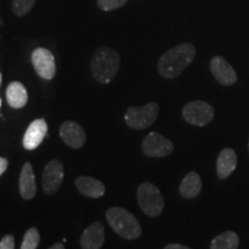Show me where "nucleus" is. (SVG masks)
<instances>
[{
  "label": "nucleus",
  "mask_w": 249,
  "mask_h": 249,
  "mask_svg": "<svg viewBox=\"0 0 249 249\" xmlns=\"http://www.w3.org/2000/svg\"><path fill=\"white\" fill-rule=\"evenodd\" d=\"M196 50L191 43H182L167 50L157 64L158 73L165 79L178 77L195 59Z\"/></svg>",
  "instance_id": "obj_1"
},
{
  "label": "nucleus",
  "mask_w": 249,
  "mask_h": 249,
  "mask_svg": "<svg viewBox=\"0 0 249 249\" xmlns=\"http://www.w3.org/2000/svg\"><path fill=\"white\" fill-rule=\"evenodd\" d=\"M120 68V55L110 46H101L93 52L90 70L93 79L102 85H107L117 76Z\"/></svg>",
  "instance_id": "obj_2"
},
{
  "label": "nucleus",
  "mask_w": 249,
  "mask_h": 249,
  "mask_svg": "<svg viewBox=\"0 0 249 249\" xmlns=\"http://www.w3.org/2000/svg\"><path fill=\"white\" fill-rule=\"evenodd\" d=\"M107 223L111 229L127 240L138 239L142 233L141 225L133 213L120 207H113L107 213Z\"/></svg>",
  "instance_id": "obj_3"
},
{
  "label": "nucleus",
  "mask_w": 249,
  "mask_h": 249,
  "mask_svg": "<svg viewBox=\"0 0 249 249\" xmlns=\"http://www.w3.org/2000/svg\"><path fill=\"white\" fill-rule=\"evenodd\" d=\"M136 196L141 210L149 217H158L163 213L164 197L160 189L151 182L141 183Z\"/></svg>",
  "instance_id": "obj_4"
},
{
  "label": "nucleus",
  "mask_w": 249,
  "mask_h": 249,
  "mask_svg": "<svg viewBox=\"0 0 249 249\" xmlns=\"http://www.w3.org/2000/svg\"><path fill=\"white\" fill-rule=\"evenodd\" d=\"M158 112H160V107L155 102L148 103L141 107H128L124 113V121L132 129H147L157 120Z\"/></svg>",
  "instance_id": "obj_5"
},
{
  "label": "nucleus",
  "mask_w": 249,
  "mask_h": 249,
  "mask_svg": "<svg viewBox=\"0 0 249 249\" xmlns=\"http://www.w3.org/2000/svg\"><path fill=\"white\" fill-rule=\"evenodd\" d=\"M182 117L188 124L197 127H203L213 121L214 110L207 102L193 101L187 103L183 107Z\"/></svg>",
  "instance_id": "obj_6"
},
{
  "label": "nucleus",
  "mask_w": 249,
  "mask_h": 249,
  "mask_svg": "<svg viewBox=\"0 0 249 249\" xmlns=\"http://www.w3.org/2000/svg\"><path fill=\"white\" fill-rule=\"evenodd\" d=\"M143 154L151 158H161L171 155L174 150L173 143L157 132H151L142 141Z\"/></svg>",
  "instance_id": "obj_7"
},
{
  "label": "nucleus",
  "mask_w": 249,
  "mask_h": 249,
  "mask_svg": "<svg viewBox=\"0 0 249 249\" xmlns=\"http://www.w3.org/2000/svg\"><path fill=\"white\" fill-rule=\"evenodd\" d=\"M31 62L38 76L44 80H52L55 75L54 55L51 51L44 48H37L31 54Z\"/></svg>",
  "instance_id": "obj_8"
},
{
  "label": "nucleus",
  "mask_w": 249,
  "mask_h": 249,
  "mask_svg": "<svg viewBox=\"0 0 249 249\" xmlns=\"http://www.w3.org/2000/svg\"><path fill=\"white\" fill-rule=\"evenodd\" d=\"M64 180V165L57 160H50L45 165L42 174L43 191L46 195H53L58 192Z\"/></svg>",
  "instance_id": "obj_9"
},
{
  "label": "nucleus",
  "mask_w": 249,
  "mask_h": 249,
  "mask_svg": "<svg viewBox=\"0 0 249 249\" xmlns=\"http://www.w3.org/2000/svg\"><path fill=\"white\" fill-rule=\"evenodd\" d=\"M210 71L217 82L222 86H233L238 81L235 70L222 55H214L211 58Z\"/></svg>",
  "instance_id": "obj_10"
},
{
  "label": "nucleus",
  "mask_w": 249,
  "mask_h": 249,
  "mask_svg": "<svg viewBox=\"0 0 249 249\" xmlns=\"http://www.w3.org/2000/svg\"><path fill=\"white\" fill-rule=\"evenodd\" d=\"M60 136L62 141L73 149L82 148L87 140L83 127L75 121H65L60 127Z\"/></svg>",
  "instance_id": "obj_11"
},
{
  "label": "nucleus",
  "mask_w": 249,
  "mask_h": 249,
  "mask_svg": "<svg viewBox=\"0 0 249 249\" xmlns=\"http://www.w3.org/2000/svg\"><path fill=\"white\" fill-rule=\"evenodd\" d=\"M48 133V124L44 119H36L31 123L24 133L23 147L27 150H34L44 140Z\"/></svg>",
  "instance_id": "obj_12"
},
{
  "label": "nucleus",
  "mask_w": 249,
  "mask_h": 249,
  "mask_svg": "<svg viewBox=\"0 0 249 249\" xmlns=\"http://www.w3.org/2000/svg\"><path fill=\"white\" fill-rule=\"evenodd\" d=\"M105 241V230L102 223L95 222L87 227L81 236L82 249H101Z\"/></svg>",
  "instance_id": "obj_13"
},
{
  "label": "nucleus",
  "mask_w": 249,
  "mask_h": 249,
  "mask_svg": "<svg viewBox=\"0 0 249 249\" xmlns=\"http://www.w3.org/2000/svg\"><path fill=\"white\" fill-rule=\"evenodd\" d=\"M238 164L235 151L231 148H225L220 151L217 158V176L220 180L229 178L234 172Z\"/></svg>",
  "instance_id": "obj_14"
},
{
  "label": "nucleus",
  "mask_w": 249,
  "mask_h": 249,
  "mask_svg": "<svg viewBox=\"0 0 249 249\" xmlns=\"http://www.w3.org/2000/svg\"><path fill=\"white\" fill-rule=\"evenodd\" d=\"M18 187H20V194L24 200H31L36 195V179L34 173L33 165L26 163L21 170L20 180H18Z\"/></svg>",
  "instance_id": "obj_15"
},
{
  "label": "nucleus",
  "mask_w": 249,
  "mask_h": 249,
  "mask_svg": "<svg viewBox=\"0 0 249 249\" xmlns=\"http://www.w3.org/2000/svg\"><path fill=\"white\" fill-rule=\"evenodd\" d=\"M75 186L77 191L88 197L99 198L105 193L104 183L91 177H79L75 180Z\"/></svg>",
  "instance_id": "obj_16"
},
{
  "label": "nucleus",
  "mask_w": 249,
  "mask_h": 249,
  "mask_svg": "<svg viewBox=\"0 0 249 249\" xmlns=\"http://www.w3.org/2000/svg\"><path fill=\"white\" fill-rule=\"evenodd\" d=\"M6 98L9 107L13 108H22L28 102V92L26 87L18 81L9 83L6 90Z\"/></svg>",
  "instance_id": "obj_17"
},
{
  "label": "nucleus",
  "mask_w": 249,
  "mask_h": 249,
  "mask_svg": "<svg viewBox=\"0 0 249 249\" xmlns=\"http://www.w3.org/2000/svg\"><path fill=\"white\" fill-rule=\"evenodd\" d=\"M202 191V180L196 172H189L179 186V193L185 198H195Z\"/></svg>",
  "instance_id": "obj_18"
},
{
  "label": "nucleus",
  "mask_w": 249,
  "mask_h": 249,
  "mask_svg": "<svg viewBox=\"0 0 249 249\" xmlns=\"http://www.w3.org/2000/svg\"><path fill=\"white\" fill-rule=\"evenodd\" d=\"M239 235L233 231H226L214 236L210 244V249H238Z\"/></svg>",
  "instance_id": "obj_19"
},
{
  "label": "nucleus",
  "mask_w": 249,
  "mask_h": 249,
  "mask_svg": "<svg viewBox=\"0 0 249 249\" xmlns=\"http://www.w3.org/2000/svg\"><path fill=\"white\" fill-rule=\"evenodd\" d=\"M40 235L38 230L36 227H31L24 234L22 245H21V249H37L39 245Z\"/></svg>",
  "instance_id": "obj_20"
},
{
  "label": "nucleus",
  "mask_w": 249,
  "mask_h": 249,
  "mask_svg": "<svg viewBox=\"0 0 249 249\" xmlns=\"http://www.w3.org/2000/svg\"><path fill=\"white\" fill-rule=\"evenodd\" d=\"M36 0H12V9L17 17H24L33 9Z\"/></svg>",
  "instance_id": "obj_21"
},
{
  "label": "nucleus",
  "mask_w": 249,
  "mask_h": 249,
  "mask_svg": "<svg viewBox=\"0 0 249 249\" xmlns=\"http://www.w3.org/2000/svg\"><path fill=\"white\" fill-rule=\"evenodd\" d=\"M128 0H97L98 7L104 12H111L118 9L126 4Z\"/></svg>",
  "instance_id": "obj_22"
},
{
  "label": "nucleus",
  "mask_w": 249,
  "mask_h": 249,
  "mask_svg": "<svg viewBox=\"0 0 249 249\" xmlns=\"http://www.w3.org/2000/svg\"><path fill=\"white\" fill-rule=\"evenodd\" d=\"M15 240L13 235H5L0 241V249H14Z\"/></svg>",
  "instance_id": "obj_23"
},
{
  "label": "nucleus",
  "mask_w": 249,
  "mask_h": 249,
  "mask_svg": "<svg viewBox=\"0 0 249 249\" xmlns=\"http://www.w3.org/2000/svg\"><path fill=\"white\" fill-rule=\"evenodd\" d=\"M7 166H8V160H6V158L0 157V176L7 170Z\"/></svg>",
  "instance_id": "obj_24"
},
{
  "label": "nucleus",
  "mask_w": 249,
  "mask_h": 249,
  "mask_svg": "<svg viewBox=\"0 0 249 249\" xmlns=\"http://www.w3.org/2000/svg\"><path fill=\"white\" fill-rule=\"evenodd\" d=\"M164 249H192V248L187 247V246L180 245V244H170V245L165 246Z\"/></svg>",
  "instance_id": "obj_25"
},
{
  "label": "nucleus",
  "mask_w": 249,
  "mask_h": 249,
  "mask_svg": "<svg viewBox=\"0 0 249 249\" xmlns=\"http://www.w3.org/2000/svg\"><path fill=\"white\" fill-rule=\"evenodd\" d=\"M49 249H65V246H64V244H61V242H59V244L53 245L52 247H50Z\"/></svg>",
  "instance_id": "obj_26"
},
{
  "label": "nucleus",
  "mask_w": 249,
  "mask_h": 249,
  "mask_svg": "<svg viewBox=\"0 0 249 249\" xmlns=\"http://www.w3.org/2000/svg\"><path fill=\"white\" fill-rule=\"evenodd\" d=\"M1 81H2V75L1 73H0V86H1Z\"/></svg>",
  "instance_id": "obj_27"
},
{
  "label": "nucleus",
  "mask_w": 249,
  "mask_h": 249,
  "mask_svg": "<svg viewBox=\"0 0 249 249\" xmlns=\"http://www.w3.org/2000/svg\"><path fill=\"white\" fill-rule=\"evenodd\" d=\"M0 107H1V99H0Z\"/></svg>",
  "instance_id": "obj_28"
},
{
  "label": "nucleus",
  "mask_w": 249,
  "mask_h": 249,
  "mask_svg": "<svg viewBox=\"0 0 249 249\" xmlns=\"http://www.w3.org/2000/svg\"><path fill=\"white\" fill-rule=\"evenodd\" d=\"M248 150H249V141H248Z\"/></svg>",
  "instance_id": "obj_29"
}]
</instances>
